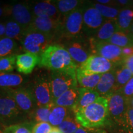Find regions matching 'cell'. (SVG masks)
<instances>
[{
    "mask_svg": "<svg viewBox=\"0 0 133 133\" xmlns=\"http://www.w3.org/2000/svg\"><path fill=\"white\" fill-rule=\"evenodd\" d=\"M74 114L76 121L88 129L99 128L110 123L108 101L105 97H99L92 104Z\"/></svg>",
    "mask_w": 133,
    "mask_h": 133,
    "instance_id": "obj_1",
    "label": "cell"
},
{
    "mask_svg": "<svg viewBox=\"0 0 133 133\" xmlns=\"http://www.w3.org/2000/svg\"><path fill=\"white\" fill-rule=\"evenodd\" d=\"M39 66L51 71L76 73L77 65L68 51L60 44L49 46L39 56Z\"/></svg>",
    "mask_w": 133,
    "mask_h": 133,
    "instance_id": "obj_2",
    "label": "cell"
},
{
    "mask_svg": "<svg viewBox=\"0 0 133 133\" xmlns=\"http://www.w3.org/2000/svg\"><path fill=\"white\" fill-rule=\"evenodd\" d=\"M83 5L69 14L62 16L56 37L60 41L85 36L83 33Z\"/></svg>",
    "mask_w": 133,
    "mask_h": 133,
    "instance_id": "obj_3",
    "label": "cell"
},
{
    "mask_svg": "<svg viewBox=\"0 0 133 133\" xmlns=\"http://www.w3.org/2000/svg\"><path fill=\"white\" fill-rule=\"evenodd\" d=\"M28 115L23 112L14 100L6 94H0V123L9 126L24 121Z\"/></svg>",
    "mask_w": 133,
    "mask_h": 133,
    "instance_id": "obj_4",
    "label": "cell"
},
{
    "mask_svg": "<svg viewBox=\"0 0 133 133\" xmlns=\"http://www.w3.org/2000/svg\"><path fill=\"white\" fill-rule=\"evenodd\" d=\"M49 79L51 92L54 102L65 92L71 88L77 87L78 85L76 73L52 71Z\"/></svg>",
    "mask_w": 133,
    "mask_h": 133,
    "instance_id": "obj_5",
    "label": "cell"
},
{
    "mask_svg": "<svg viewBox=\"0 0 133 133\" xmlns=\"http://www.w3.org/2000/svg\"><path fill=\"white\" fill-rule=\"evenodd\" d=\"M54 39L38 31L26 30L20 41L22 47L26 52H30L40 56L49 46Z\"/></svg>",
    "mask_w": 133,
    "mask_h": 133,
    "instance_id": "obj_6",
    "label": "cell"
},
{
    "mask_svg": "<svg viewBox=\"0 0 133 133\" xmlns=\"http://www.w3.org/2000/svg\"><path fill=\"white\" fill-rule=\"evenodd\" d=\"M61 45L68 51L78 67L92 55L89 38L86 36L62 41Z\"/></svg>",
    "mask_w": 133,
    "mask_h": 133,
    "instance_id": "obj_7",
    "label": "cell"
},
{
    "mask_svg": "<svg viewBox=\"0 0 133 133\" xmlns=\"http://www.w3.org/2000/svg\"><path fill=\"white\" fill-rule=\"evenodd\" d=\"M0 94H6L14 99L19 109L27 115L31 116L37 108L35 98L30 88L19 87L8 89L0 91Z\"/></svg>",
    "mask_w": 133,
    "mask_h": 133,
    "instance_id": "obj_8",
    "label": "cell"
},
{
    "mask_svg": "<svg viewBox=\"0 0 133 133\" xmlns=\"http://www.w3.org/2000/svg\"><path fill=\"white\" fill-rule=\"evenodd\" d=\"M83 7V33L86 37L91 38L96 34L106 19L96 9L91 1H84Z\"/></svg>",
    "mask_w": 133,
    "mask_h": 133,
    "instance_id": "obj_9",
    "label": "cell"
},
{
    "mask_svg": "<svg viewBox=\"0 0 133 133\" xmlns=\"http://www.w3.org/2000/svg\"><path fill=\"white\" fill-rule=\"evenodd\" d=\"M30 89L35 98L37 107H54L48 76L45 75L36 76Z\"/></svg>",
    "mask_w": 133,
    "mask_h": 133,
    "instance_id": "obj_10",
    "label": "cell"
},
{
    "mask_svg": "<svg viewBox=\"0 0 133 133\" xmlns=\"http://www.w3.org/2000/svg\"><path fill=\"white\" fill-rule=\"evenodd\" d=\"M110 123L115 126L122 119L129 107L128 100L120 91L112 93L107 97Z\"/></svg>",
    "mask_w": 133,
    "mask_h": 133,
    "instance_id": "obj_11",
    "label": "cell"
},
{
    "mask_svg": "<svg viewBox=\"0 0 133 133\" xmlns=\"http://www.w3.org/2000/svg\"><path fill=\"white\" fill-rule=\"evenodd\" d=\"M89 38L92 54L101 56L116 65L122 62L124 58L122 48L110 43L97 42Z\"/></svg>",
    "mask_w": 133,
    "mask_h": 133,
    "instance_id": "obj_12",
    "label": "cell"
},
{
    "mask_svg": "<svg viewBox=\"0 0 133 133\" xmlns=\"http://www.w3.org/2000/svg\"><path fill=\"white\" fill-rule=\"evenodd\" d=\"M6 14L11 15L13 21L26 30L35 19L29 3H17L6 6Z\"/></svg>",
    "mask_w": 133,
    "mask_h": 133,
    "instance_id": "obj_13",
    "label": "cell"
},
{
    "mask_svg": "<svg viewBox=\"0 0 133 133\" xmlns=\"http://www.w3.org/2000/svg\"><path fill=\"white\" fill-rule=\"evenodd\" d=\"M115 66L116 65L107 59L98 55L92 54L77 69L86 75H102L111 71Z\"/></svg>",
    "mask_w": 133,
    "mask_h": 133,
    "instance_id": "obj_14",
    "label": "cell"
},
{
    "mask_svg": "<svg viewBox=\"0 0 133 133\" xmlns=\"http://www.w3.org/2000/svg\"><path fill=\"white\" fill-rule=\"evenodd\" d=\"M61 19V18L59 19H56L52 18L36 17L28 29L43 33L51 36L54 39L57 37Z\"/></svg>",
    "mask_w": 133,
    "mask_h": 133,
    "instance_id": "obj_15",
    "label": "cell"
},
{
    "mask_svg": "<svg viewBox=\"0 0 133 133\" xmlns=\"http://www.w3.org/2000/svg\"><path fill=\"white\" fill-rule=\"evenodd\" d=\"M35 17H47L59 19L62 17L52 1H43L29 4Z\"/></svg>",
    "mask_w": 133,
    "mask_h": 133,
    "instance_id": "obj_16",
    "label": "cell"
},
{
    "mask_svg": "<svg viewBox=\"0 0 133 133\" xmlns=\"http://www.w3.org/2000/svg\"><path fill=\"white\" fill-rule=\"evenodd\" d=\"M39 56L30 52L17 54L16 57V69L20 73L29 75L39 64Z\"/></svg>",
    "mask_w": 133,
    "mask_h": 133,
    "instance_id": "obj_17",
    "label": "cell"
},
{
    "mask_svg": "<svg viewBox=\"0 0 133 133\" xmlns=\"http://www.w3.org/2000/svg\"><path fill=\"white\" fill-rule=\"evenodd\" d=\"M115 68L111 71L101 75V79L94 90L99 93L100 97L107 98L114 92L115 86Z\"/></svg>",
    "mask_w": 133,
    "mask_h": 133,
    "instance_id": "obj_18",
    "label": "cell"
},
{
    "mask_svg": "<svg viewBox=\"0 0 133 133\" xmlns=\"http://www.w3.org/2000/svg\"><path fill=\"white\" fill-rule=\"evenodd\" d=\"M99 97V93L94 89L79 88L78 99L71 110L75 113L79 110L84 109L94 103Z\"/></svg>",
    "mask_w": 133,
    "mask_h": 133,
    "instance_id": "obj_19",
    "label": "cell"
},
{
    "mask_svg": "<svg viewBox=\"0 0 133 133\" xmlns=\"http://www.w3.org/2000/svg\"><path fill=\"white\" fill-rule=\"evenodd\" d=\"M118 30L116 19H106L96 34L91 38L97 42H108Z\"/></svg>",
    "mask_w": 133,
    "mask_h": 133,
    "instance_id": "obj_20",
    "label": "cell"
},
{
    "mask_svg": "<svg viewBox=\"0 0 133 133\" xmlns=\"http://www.w3.org/2000/svg\"><path fill=\"white\" fill-rule=\"evenodd\" d=\"M24 82V76L21 75L0 72V91L19 88Z\"/></svg>",
    "mask_w": 133,
    "mask_h": 133,
    "instance_id": "obj_21",
    "label": "cell"
},
{
    "mask_svg": "<svg viewBox=\"0 0 133 133\" xmlns=\"http://www.w3.org/2000/svg\"><path fill=\"white\" fill-rule=\"evenodd\" d=\"M115 73L116 81L114 92L122 89L133 77L131 71L124 65L123 62L115 66Z\"/></svg>",
    "mask_w": 133,
    "mask_h": 133,
    "instance_id": "obj_22",
    "label": "cell"
},
{
    "mask_svg": "<svg viewBox=\"0 0 133 133\" xmlns=\"http://www.w3.org/2000/svg\"><path fill=\"white\" fill-rule=\"evenodd\" d=\"M79 97V88H71L54 101V105L56 106L66 107L71 109L76 104Z\"/></svg>",
    "mask_w": 133,
    "mask_h": 133,
    "instance_id": "obj_23",
    "label": "cell"
},
{
    "mask_svg": "<svg viewBox=\"0 0 133 133\" xmlns=\"http://www.w3.org/2000/svg\"><path fill=\"white\" fill-rule=\"evenodd\" d=\"M116 22L119 31L129 32L133 24V8H128L121 9Z\"/></svg>",
    "mask_w": 133,
    "mask_h": 133,
    "instance_id": "obj_24",
    "label": "cell"
},
{
    "mask_svg": "<svg viewBox=\"0 0 133 133\" xmlns=\"http://www.w3.org/2000/svg\"><path fill=\"white\" fill-rule=\"evenodd\" d=\"M102 75H86L76 70V79L81 88L94 89L99 83Z\"/></svg>",
    "mask_w": 133,
    "mask_h": 133,
    "instance_id": "obj_25",
    "label": "cell"
},
{
    "mask_svg": "<svg viewBox=\"0 0 133 133\" xmlns=\"http://www.w3.org/2000/svg\"><path fill=\"white\" fill-rule=\"evenodd\" d=\"M62 16L69 14L82 6L84 1L79 0H56L52 1Z\"/></svg>",
    "mask_w": 133,
    "mask_h": 133,
    "instance_id": "obj_26",
    "label": "cell"
},
{
    "mask_svg": "<svg viewBox=\"0 0 133 133\" xmlns=\"http://www.w3.org/2000/svg\"><path fill=\"white\" fill-rule=\"evenodd\" d=\"M117 133H133V109L129 105L120 122L115 126Z\"/></svg>",
    "mask_w": 133,
    "mask_h": 133,
    "instance_id": "obj_27",
    "label": "cell"
},
{
    "mask_svg": "<svg viewBox=\"0 0 133 133\" xmlns=\"http://www.w3.org/2000/svg\"><path fill=\"white\" fill-rule=\"evenodd\" d=\"M108 43L119 46L121 48L133 46V36L129 32L118 30Z\"/></svg>",
    "mask_w": 133,
    "mask_h": 133,
    "instance_id": "obj_28",
    "label": "cell"
},
{
    "mask_svg": "<svg viewBox=\"0 0 133 133\" xmlns=\"http://www.w3.org/2000/svg\"><path fill=\"white\" fill-rule=\"evenodd\" d=\"M70 109L55 105L51 110L49 118V123L51 126L58 127L69 115Z\"/></svg>",
    "mask_w": 133,
    "mask_h": 133,
    "instance_id": "obj_29",
    "label": "cell"
},
{
    "mask_svg": "<svg viewBox=\"0 0 133 133\" xmlns=\"http://www.w3.org/2000/svg\"><path fill=\"white\" fill-rule=\"evenodd\" d=\"M5 25H6L5 37L11 38L16 41H21L25 33V30L23 29L19 24L13 20L8 21Z\"/></svg>",
    "mask_w": 133,
    "mask_h": 133,
    "instance_id": "obj_30",
    "label": "cell"
},
{
    "mask_svg": "<svg viewBox=\"0 0 133 133\" xmlns=\"http://www.w3.org/2000/svg\"><path fill=\"white\" fill-rule=\"evenodd\" d=\"M17 50V41L7 37L0 38V57L16 54Z\"/></svg>",
    "mask_w": 133,
    "mask_h": 133,
    "instance_id": "obj_31",
    "label": "cell"
},
{
    "mask_svg": "<svg viewBox=\"0 0 133 133\" xmlns=\"http://www.w3.org/2000/svg\"><path fill=\"white\" fill-rule=\"evenodd\" d=\"M94 7L105 19L115 20L118 16L120 9L115 6H107L92 2Z\"/></svg>",
    "mask_w": 133,
    "mask_h": 133,
    "instance_id": "obj_32",
    "label": "cell"
},
{
    "mask_svg": "<svg viewBox=\"0 0 133 133\" xmlns=\"http://www.w3.org/2000/svg\"><path fill=\"white\" fill-rule=\"evenodd\" d=\"M33 122H24L6 126L4 133H32Z\"/></svg>",
    "mask_w": 133,
    "mask_h": 133,
    "instance_id": "obj_33",
    "label": "cell"
},
{
    "mask_svg": "<svg viewBox=\"0 0 133 133\" xmlns=\"http://www.w3.org/2000/svg\"><path fill=\"white\" fill-rule=\"evenodd\" d=\"M17 54L0 57V72L10 73L16 67V57Z\"/></svg>",
    "mask_w": 133,
    "mask_h": 133,
    "instance_id": "obj_34",
    "label": "cell"
},
{
    "mask_svg": "<svg viewBox=\"0 0 133 133\" xmlns=\"http://www.w3.org/2000/svg\"><path fill=\"white\" fill-rule=\"evenodd\" d=\"M81 126L76 121L75 118H73L69 115L58 126V128L64 133H75Z\"/></svg>",
    "mask_w": 133,
    "mask_h": 133,
    "instance_id": "obj_35",
    "label": "cell"
},
{
    "mask_svg": "<svg viewBox=\"0 0 133 133\" xmlns=\"http://www.w3.org/2000/svg\"><path fill=\"white\" fill-rule=\"evenodd\" d=\"M53 107H37L31 115V116L33 117L36 123L41 122L49 123V115Z\"/></svg>",
    "mask_w": 133,
    "mask_h": 133,
    "instance_id": "obj_36",
    "label": "cell"
},
{
    "mask_svg": "<svg viewBox=\"0 0 133 133\" xmlns=\"http://www.w3.org/2000/svg\"><path fill=\"white\" fill-rule=\"evenodd\" d=\"M52 128L49 123H38L33 126L32 133H50Z\"/></svg>",
    "mask_w": 133,
    "mask_h": 133,
    "instance_id": "obj_37",
    "label": "cell"
},
{
    "mask_svg": "<svg viewBox=\"0 0 133 133\" xmlns=\"http://www.w3.org/2000/svg\"><path fill=\"white\" fill-rule=\"evenodd\" d=\"M119 91H120L121 94L126 98H127L128 100L129 98L133 97V77Z\"/></svg>",
    "mask_w": 133,
    "mask_h": 133,
    "instance_id": "obj_38",
    "label": "cell"
},
{
    "mask_svg": "<svg viewBox=\"0 0 133 133\" xmlns=\"http://www.w3.org/2000/svg\"><path fill=\"white\" fill-rule=\"evenodd\" d=\"M132 5V0H116L115 1V6L120 9L131 8Z\"/></svg>",
    "mask_w": 133,
    "mask_h": 133,
    "instance_id": "obj_39",
    "label": "cell"
},
{
    "mask_svg": "<svg viewBox=\"0 0 133 133\" xmlns=\"http://www.w3.org/2000/svg\"><path fill=\"white\" fill-rule=\"evenodd\" d=\"M122 62L128 69H129V70L131 71L133 75V55L128 56V57H124Z\"/></svg>",
    "mask_w": 133,
    "mask_h": 133,
    "instance_id": "obj_40",
    "label": "cell"
},
{
    "mask_svg": "<svg viewBox=\"0 0 133 133\" xmlns=\"http://www.w3.org/2000/svg\"><path fill=\"white\" fill-rule=\"evenodd\" d=\"M75 133H94V129H88L81 126Z\"/></svg>",
    "mask_w": 133,
    "mask_h": 133,
    "instance_id": "obj_41",
    "label": "cell"
},
{
    "mask_svg": "<svg viewBox=\"0 0 133 133\" xmlns=\"http://www.w3.org/2000/svg\"><path fill=\"white\" fill-rule=\"evenodd\" d=\"M6 35V25L0 23V38L5 37Z\"/></svg>",
    "mask_w": 133,
    "mask_h": 133,
    "instance_id": "obj_42",
    "label": "cell"
},
{
    "mask_svg": "<svg viewBox=\"0 0 133 133\" xmlns=\"http://www.w3.org/2000/svg\"><path fill=\"white\" fill-rule=\"evenodd\" d=\"M50 133H64V132H62L61 129H60L58 127H57V126H52Z\"/></svg>",
    "mask_w": 133,
    "mask_h": 133,
    "instance_id": "obj_43",
    "label": "cell"
},
{
    "mask_svg": "<svg viewBox=\"0 0 133 133\" xmlns=\"http://www.w3.org/2000/svg\"><path fill=\"white\" fill-rule=\"evenodd\" d=\"M4 14H6V7H4V8L0 7V17Z\"/></svg>",
    "mask_w": 133,
    "mask_h": 133,
    "instance_id": "obj_44",
    "label": "cell"
},
{
    "mask_svg": "<svg viewBox=\"0 0 133 133\" xmlns=\"http://www.w3.org/2000/svg\"><path fill=\"white\" fill-rule=\"evenodd\" d=\"M6 126L3 125L2 123H0V133H4V131Z\"/></svg>",
    "mask_w": 133,
    "mask_h": 133,
    "instance_id": "obj_45",
    "label": "cell"
},
{
    "mask_svg": "<svg viewBox=\"0 0 133 133\" xmlns=\"http://www.w3.org/2000/svg\"><path fill=\"white\" fill-rule=\"evenodd\" d=\"M94 133H107L104 130V129H96V130H94Z\"/></svg>",
    "mask_w": 133,
    "mask_h": 133,
    "instance_id": "obj_46",
    "label": "cell"
},
{
    "mask_svg": "<svg viewBox=\"0 0 133 133\" xmlns=\"http://www.w3.org/2000/svg\"><path fill=\"white\" fill-rule=\"evenodd\" d=\"M128 104L133 109V97L129 98L128 99Z\"/></svg>",
    "mask_w": 133,
    "mask_h": 133,
    "instance_id": "obj_47",
    "label": "cell"
},
{
    "mask_svg": "<svg viewBox=\"0 0 133 133\" xmlns=\"http://www.w3.org/2000/svg\"><path fill=\"white\" fill-rule=\"evenodd\" d=\"M129 33H130L131 35L133 36V24H132V25L131 26V29H130V30H129Z\"/></svg>",
    "mask_w": 133,
    "mask_h": 133,
    "instance_id": "obj_48",
    "label": "cell"
},
{
    "mask_svg": "<svg viewBox=\"0 0 133 133\" xmlns=\"http://www.w3.org/2000/svg\"><path fill=\"white\" fill-rule=\"evenodd\" d=\"M131 8H133V1H132V7H131Z\"/></svg>",
    "mask_w": 133,
    "mask_h": 133,
    "instance_id": "obj_49",
    "label": "cell"
}]
</instances>
